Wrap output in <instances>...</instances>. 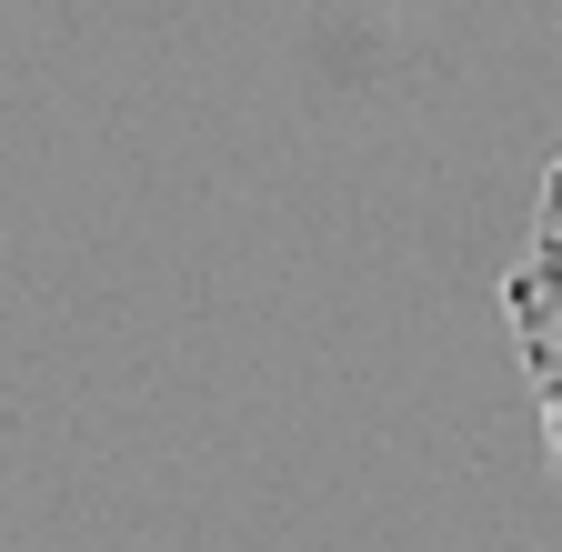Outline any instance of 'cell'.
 I'll list each match as a JSON object with an SVG mask.
<instances>
[{
    "label": "cell",
    "mask_w": 562,
    "mask_h": 552,
    "mask_svg": "<svg viewBox=\"0 0 562 552\" xmlns=\"http://www.w3.org/2000/svg\"><path fill=\"white\" fill-rule=\"evenodd\" d=\"M552 472H562V452H552Z\"/></svg>",
    "instance_id": "obj_2"
},
{
    "label": "cell",
    "mask_w": 562,
    "mask_h": 552,
    "mask_svg": "<svg viewBox=\"0 0 562 552\" xmlns=\"http://www.w3.org/2000/svg\"><path fill=\"white\" fill-rule=\"evenodd\" d=\"M503 322H513V362L542 412V452H562V161L532 201V232L503 271Z\"/></svg>",
    "instance_id": "obj_1"
}]
</instances>
